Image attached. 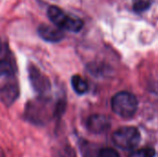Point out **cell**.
Wrapping results in <instances>:
<instances>
[{"instance_id":"obj_1","label":"cell","mask_w":158,"mask_h":157,"mask_svg":"<svg viewBox=\"0 0 158 157\" xmlns=\"http://www.w3.org/2000/svg\"><path fill=\"white\" fill-rule=\"evenodd\" d=\"M64 107V103L55 105L49 97L38 96L27 104L24 117L29 122L34 125L44 126L54 117L57 116L59 112H63Z\"/></svg>"},{"instance_id":"obj_8","label":"cell","mask_w":158,"mask_h":157,"mask_svg":"<svg viewBox=\"0 0 158 157\" xmlns=\"http://www.w3.org/2000/svg\"><path fill=\"white\" fill-rule=\"evenodd\" d=\"M38 33L44 41L51 43H57L61 41L65 36L62 30L56 26H50L46 24H42L39 26Z\"/></svg>"},{"instance_id":"obj_15","label":"cell","mask_w":158,"mask_h":157,"mask_svg":"<svg viewBox=\"0 0 158 157\" xmlns=\"http://www.w3.org/2000/svg\"><path fill=\"white\" fill-rule=\"evenodd\" d=\"M3 44H2V42H1V40H0V56L2 55V53H3Z\"/></svg>"},{"instance_id":"obj_9","label":"cell","mask_w":158,"mask_h":157,"mask_svg":"<svg viewBox=\"0 0 158 157\" xmlns=\"http://www.w3.org/2000/svg\"><path fill=\"white\" fill-rule=\"evenodd\" d=\"M71 85L78 94H84L88 92V83L81 76L75 75L71 78Z\"/></svg>"},{"instance_id":"obj_5","label":"cell","mask_w":158,"mask_h":157,"mask_svg":"<svg viewBox=\"0 0 158 157\" xmlns=\"http://www.w3.org/2000/svg\"><path fill=\"white\" fill-rule=\"evenodd\" d=\"M29 79L34 91L40 96H45L51 90V83L49 79L35 66L29 67Z\"/></svg>"},{"instance_id":"obj_3","label":"cell","mask_w":158,"mask_h":157,"mask_svg":"<svg viewBox=\"0 0 158 157\" xmlns=\"http://www.w3.org/2000/svg\"><path fill=\"white\" fill-rule=\"evenodd\" d=\"M112 109L120 118H131L137 112L138 101L132 93L120 92L112 98Z\"/></svg>"},{"instance_id":"obj_10","label":"cell","mask_w":158,"mask_h":157,"mask_svg":"<svg viewBox=\"0 0 158 157\" xmlns=\"http://www.w3.org/2000/svg\"><path fill=\"white\" fill-rule=\"evenodd\" d=\"M14 74L13 65L6 59L0 60V78L1 77H12Z\"/></svg>"},{"instance_id":"obj_7","label":"cell","mask_w":158,"mask_h":157,"mask_svg":"<svg viewBox=\"0 0 158 157\" xmlns=\"http://www.w3.org/2000/svg\"><path fill=\"white\" fill-rule=\"evenodd\" d=\"M109 127V118L104 115H93L87 120V129L95 134H101L106 131Z\"/></svg>"},{"instance_id":"obj_4","label":"cell","mask_w":158,"mask_h":157,"mask_svg":"<svg viewBox=\"0 0 158 157\" xmlns=\"http://www.w3.org/2000/svg\"><path fill=\"white\" fill-rule=\"evenodd\" d=\"M114 143L120 149H134L141 141V134L134 127H123L117 130L112 136Z\"/></svg>"},{"instance_id":"obj_14","label":"cell","mask_w":158,"mask_h":157,"mask_svg":"<svg viewBox=\"0 0 158 157\" xmlns=\"http://www.w3.org/2000/svg\"><path fill=\"white\" fill-rule=\"evenodd\" d=\"M97 157H120L118 153L111 148H104L99 153Z\"/></svg>"},{"instance_id":"obj_2","label":"cell","mask_w":158,"mask_h":157,"mask_svg":"<svg viewBox=\"0 0 158 157\" xmlns=\"http://www.w3.org/2000/svg\"><path fill=\"white\" fill-rule=\"evenodd\" d=\"M47 15L52 23L62 31L66 30L71 32H78L83 27V21L80 18L66 14L56 6H52L48 8Z\"/></svg>"},{"instance_id":"obj_12","label":"cell","mask_w":158,"mask_h":157,"mask_svg":"<svg viewBox=\"0 0 158 157\" xmlns=\"http://www.w3.org/2000/svg\"><path fill=\"white\" fill-rule=\"evenodd\" d=\"M54 157H76L75 156V153L72 150L71 147H69V145H65V146H61L59 149H57V151L55 154Z\"/></svg>"},{"instance_id":"obj_13","label":"cell","mask_w":158,"mask_h":157,"mask_svg":"<svg viewBox=\"0 0 158 157\" xmlns=\"http://www.w3.org/2000/svg\"><path fill=\"white\" fill-rule=\"evenodd\" d=\"M156 151L153 148H143L133 152L130 157H155Z\"/></svg>"},{"instance_id":"obj_6","label":"cell","mask_w":158,"mask_h":157,"mask_svg":"<svg viewBox=\"0 0 158 157\" xmlns=\"http://www.w3.org/2000/svg\"><path fill=\"white\" fill-rule=\"evenodd\" d=\"M19 94V85L14 81L8 80L0 86V100L6 106H10L18 99Z\"/></svg>"},{"instance_id":"obj_11","label":"cell","mask_w":158,"mask_h":157,"mask_svg":"<svg viewBox=\"0 0 158 157\" xmlns=\"http://www.w3.org/2000/svg\"><path fill=\"white\" fill-rule=\"evenodd\" d=\"M132 2L133 9L137 13H142L147 10L152 5V0H132Z\"/></svg>"}]
</instances>
